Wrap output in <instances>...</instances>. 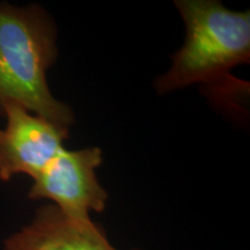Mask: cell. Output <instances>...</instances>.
Returning <instances> with one entry per match:
<instances>
[{
  "label": "cell",
  "instance_id": "6da1fadb",
  "mask_svg": "<svg viewBox=\"0 0 250 250\" xmlns=\"http://www.w3.org/2000/svg\"><path fill=\"white\" fill-rule=\"evenodd\" d=\"M56 27L39 6L0 5V115L17 104L52 123L68 127L74 115L56 100L46 70L57 58Z\"/></svg>",
  "mask_w": 250,
  "mask_h": 250
},
{
  "label": "cell",
  "instance_id": "7a4b0ae2",
  "mask_svg": "<svg viewBox=\"0 0 250 250\" xmlns=\"http://www.w3.org/2000/svg\"><path fill=\"white\" fill-rule=\"evenodd\" d=\"M187 27L173 66L155 83L159 93L210 83L250 59V13L227 9L212 0L175 1Z\"/></svg>",
  "mask_w": 250,
  "mask_h": 250
},
{
  "label": "cell",
  "instance_id": "3957f363",
  "mask_svg": "<svg viewBox=\"0 0 250 250\" xmlns=\"http://www.w3.org/2000/svg\"><path fill=\"white\" fill-rule=\"evenodd\" d=\"M101 162L99 147L79 151L62 148L34 177L29 198L50 199L67 215L90 219V212H103L108 201V193L95 174Z\"/></svg>",
  "mask_w": 250,
  "mask_h": 250
},
{
  "label": "cell",
  "instance_id": "277c9868",
  "mask_svg": "<svg viewBox=\"0 0 250 250\" xmlns=\"http://www.w3.org/2000/svg\"><path fill=\"white\" fill-rule=\"evenodd\" d=\"M7 125L0 130V179L17 174L34 179L64 148L68 127L30 114L17 104L5 108Z\"/></svg>",
  "mask_w": 250,
  "mask_h": 250
},
{
  "label": "cell",
  "instance_id": "5b68a950",
  "mask_svg": "<svg viewBox=\"0 0 250 250\" xmlns=\"http://www.w3.org/2000/svg\"><path fill=\"white\" fill-rule=\"evenodd\" d=\"M4 250H118L90 219L71 217L54 204L4 241Z\"/></svg>",
  "mask_w": 250,
  "mask_h": 250
}]
</instances>
